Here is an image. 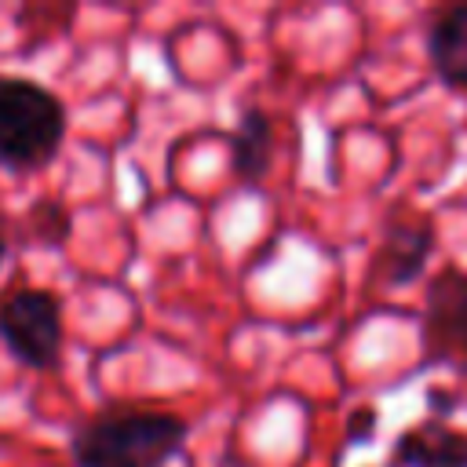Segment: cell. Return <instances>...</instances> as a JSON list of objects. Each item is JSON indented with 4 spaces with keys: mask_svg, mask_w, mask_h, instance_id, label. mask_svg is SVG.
I'll use <instances>...</instances> for the list:
<instances>
[{
    "mask_svg": "<svg viewBox=\"0 0 467 467\" xmlns=\"http://www.w3.org/2000/svg\"><path fill=\"white\" fill-rule=\"evenodd\" d=\"M66 106L40 80L0 73V168L40 171L66 142Z\"/></svg>",
    "mask_w": 467,
    "mask_h": 467,
    "instance_id": "7a4b0ae2",
    "label": "cell"
},
{
    "mask_svg": "<svg viewBox=\"0 0 467 467\" xmlns=\"http://www.w3.org/2000/svg\"><path fill=\"white\" fill-rule=\"evenodd\" d=\"M423 361H467V270L441 266L423 292Z\"/></svg>",
    "mask_w": 467,
    "mask_h": 467,
    "instance_id": "277c9868",
    "label": "cell"
},
{
    "mask_svg": "<svg viewBox=\"0 0 467 467\" xmlns=\"http://www.w3.org/2000/svg\"><path fill=\"white\" fill-rule=\"evenodd\" d=\"M376 427H379V412L372 405H358L347 416V445H368L376 438Z\"/></svg>",
    "mask_w": 467,
    "mask_h": 467,
    "instance_id": "30bf717a",
    "label": "cell"
},
{
    "mask_svg": "<svg viewBox=\"0 0 467 467\" xmlns=\"http://www.w3.org/2000/svg\"><path fill=\"white\" fill-rule=\"evenodd\" d=\"M427 58L445 88L467 91V4H452L431 18Z\"/></svg>",
    "mask_w": 467,
    "mask_h": 467,
    "instance_id": "52a82bcc",
    "label": "cell"
},
{
    "mask_svg": "<svg viewBox=\"0 0 467 467\" xmlns=\"http://www.w3.org/2000/svg\"><path fill=\"white\" fill-rule=\"evenodd\" d=\"M0 343L18 365L33 372L58 368L66 347L62 299L36 285L11 288L0 299Z\"/></svg>",
    "mask_w": 467,
    "mask_h": 467,
    "instance_id": "3957f363",
    "label": "cell"
},
{
    "mask_svg": "<svg viewBox=\"0 0 467 467\" xmlns=\"http://www.w3.org/2000/svg\"><path fill=\"white\" fill-rule=\"evenodd\" d=\"M274 117L259 106H244L234 131H230V168L241 182L255 186L266 179L270 164H274Z\"/></svg>",
    "mask_w": 467,
    "mask_h": 467,
    "instance_id": "ba28073f",
    "label": "cell"
},
{
    "mask_svg": "<svg viewBox=\"0 0 467 467\" xmlns=\"http://www.w3.org/2000/svg\"><path fill=\"white\" fill-rule=\"evenodd\" d=\"M431 252H434V226L427 219H390L379 237L372 274L387 288H405L423 274Z\"/></svg>",
    "mask_w": 467,
    "mask_h": 467,
    "instance_id": "5b68a950",
    "label": "cell"
},
{
    "mask_svg": "<svg viewBox=\"0 0 467 467\" xmlns=\"http://www.w3.org/2000/svg\"><path fill=\"white\" fill-rule=\"evenodd\" d=\"M390 467H467V431L431 416L405 427L387 456Z\"/></svg>",
    "mask_w": 467,
    "mask_h": 467,
    "instance_id": "8992f818",
    "label": "cell"
},
{
    "mask_svg": "<svg viewBox=\"0 0 467 467\" xmlns=\"http://www.w3.org/2000/svg\"><path fill=\"white\" fill-rule=\"evenodd\" d=\"M190 423L168 409L106 405L69 434L73 467H164L186 449Z\"/></svg>",
    "mask_w": 467,
    "mask_h": 467,
    "instance_id": "6da1fadb",
    "label": "cell"
},
{
    "mask_svg": "<svg viewBox=\"0 0 467 467\" xmlns=\"http://www.w3.org/2000/svg\"><path fill=\"white\" fill-rule=\"evenodd\" d=\"M69 230H73V219L62 201H36L26 215V237L40 244H66Z\"/></svg>",
    "mask_w": 467,
    "mask_h": 467,
    "instance_id": "9c48e42d",
    "label": "cell"
},
{
    "mask_svg": "<svg viewBox=\"0 0 467 467\" xmlns=\"http://www.w3.org/2000/svg\"><path fill=\"white\" fill-rule=\"evenodd\" d=\"M4 252H7V241H4V234H0V263H4Z\"/></svg>",
    "mask_w": 467,
    "mask_h": 467,
    "instance_id": "8fae6325",
    "label": "cell"
}]
</instances>
